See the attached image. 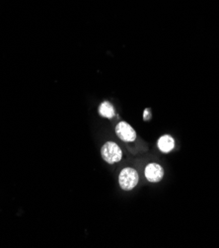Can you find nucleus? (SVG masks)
I'll list each match as a JSON object with an SVG mask.
<instances>
[{
	"mask_svg": "<svg viewBox=\"0 0 219 248\" xmlns=\"http://www.w3.org/2000/svg\"><path fill=\"white\" fill-rule=\"evenodd\" d=\"M120 188L125 191L132 190L138 183V173L135 169L128 167L120 171L118 176Z\"/></svg>",
	"mask_w": 219,
	"mask_h": 248,
	"instance_id": "obj_1",
	"label": "nucleus"
},
{
	"mask_svg": "<svg viewBox=\"0 0 219 248\" xmlns=\"http://www.w3.org/2000/svg\"><path fill=\"white\" fill-rule=\"evenodd\" d=\"M101 155L106 162L113 164L121 159L123 153H121L120 147L116 142L108 141L101 148Z\"/></svg>",
	"mask_w": 219,
	"mask_h": 248,
	"instance_id": "obj_2",
	"label": "nucleus"
},
{
	"mask_svg": "<svg viewBox=\"0 0 219 248\" xmlns=\"http://www.w3.org/2000/svg\"><path fill=\"white\" fill-rule=\"evenodd\" d=\"M116 133L121 140L127 142H132L136 139V133L134 129L126 122H120L117 124L116 127Z\"/></svg>",
	"mask_w": 219,
	"mask_h": 248,
	"instance_id": "obj_3",
	"label": "nucleus"
},
{
	"mask_svg": "<svg viewBox=\"0 0 219 248\" xmlns=\"http://www.w3.org/2000/svg\"><path fill=\"white\" fill-rule=\"evenodd\" d=\"M164 176L163 168L157 163H150L145 168V177L149 182L156 183L162 180Z\"/></svg>",
	"mask_w": 219,
	"mask_h": 248,
	"instance_id": "obj_4",
	"label": "nucleus"
},
{
	"mask_svg": "<svg viewBox=\"0 0 219 248\" xmlns=\"http://www.w3.org/2000/svg\"><path fill=\"white\" fill-rule=\"evenodd\" d=\"M157 144H158V148L162 153L168 154V153L172 152L174 150L175 140H174V139L171 136L165 135V136H162L159 139Z\"/></svg>",
	"mask_w": 219,
	"mask_h": 248,
	"instance_id": "obj_5",
	"label": "nucleus"
},
{
	"mask_svg": "<svg viewBox=\"0 0 219 248\" xmlns=\"http://www.w3.org/2000/svg\"><path fill=\"white\" fill-rule=\"evenodd\" d=\"M99 113L102 117H105V118H108V119H112L116 115V112H115V109H114L113 105L109 102H104L100 105Z\"/></svg>",
	"mask_w": 219,
	"mask_h": 248,
	"instance_id": "obj_6",
	"label": "nucleus"
},
{
	"mask_svg": "<svg viewBox=\"0 0 219 248\" xmlns=\"http://www.w3.org/2000/svg\"><path fill=\"white\" fill-rule=\"evenodd\" d=\"M150 118H151L150 110L149 109H146L144 111V114H143V119H144V121H148V120H150Z\"/></svg>",
	"mask_w": 219,
	"mask_h": 248,
	"instance_id": "obj_7",
	"label": "nucleus"
}]
</instances>
